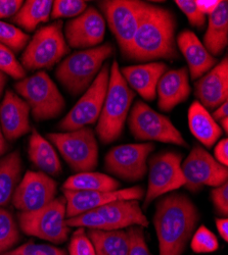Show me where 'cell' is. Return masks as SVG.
I'll list each match as a JSON object with an SVG mask.
<instances>
[{
  "label": "cell",
  "mask_w": 228,
  "mask_h": 255,
  "mask_svg": "<svg viewBox=\"0 0 228 255\" xmlns=\"http://www.w3.org/2000/svg\"><path fill=\"white\" fill-rule=\"evenodd\" d=\"M176 26L171 10L146 2L127 58L135 61L178 58Z\"/></svg>",
  "instance_id": "6da1fadb"
},
{
  "label": "cell",
  "mask_w": 228,
  "mask_h": 255,
  "mask_svg": "<svg viewBox=\"0 0 228 255\" xmlns=\"http://www.w3.org/2000/svg\"><path fill=\"white\" fill-rule=\"evenodd\" d=\"M199 221L200 212L186 195L173 193L160 199L154 216L160 255H181Z\"/></svg>",
  "instance_id": "7a4b0ae2"
},
{
  "label": "cell",
  "mask_w": 228,
  "mask_h": 255,
  "mask_svg": "<svg viewBox=\"0 0 228 255\" xmlns=\"http://www.w3.org/2000/svg\"><path fill=\"white\" fill-rule=\"evenodd\" d=\"M134 97V91L121 75L119 63L114 61L110 68L109 87L96 126V134L101 143L110 144L120 138Z\"/></svg>",
  "instance_id": "3957f363"
},
{
  "label": "cell",
  "mask_w": 228,
  "mask_h": 255,
  "mask_svg": "<svg viewBox=\"0 0 228 255\" xmlns=\"http://www.w3.org/2000/svg\"><path fill=\"white\" fill-rule=\"evenodd\" d=\"M113 53L114 46L111 43L75 51L60 61L55 77L70 94L78 96L88 89Z\"/></svg>",
  "instance_id": "277c9868"
},
{
  "label": "cell",
  "mask_w": 228,
  "mask_h": 255,
  "mask_svg": "<svg viewBox=\"0 0 228 255\" xmlns=\"http://www.w3.org/2000/svg\"><path fill=\"white\" fill-rule=\"evenodd\" d=\"M70 228L115 231L138 226L149 227L138 200H118L66 220Z\"/></svg>",
  "instance_id": "5b68a950"
},
{
  "label": "cell",
  "mask_w": 228,
  "mask_h": 255,
  "mask_svg": "<svg viewBox=\"0 0 228 255\" xmlns=\"http://www.w3.org/2000/svg\"><path fill=\"white\" fill-rule=\"evenodd\" d=\"M70 49L64 35V23L58 19L36 31L20 57V65L26 71L51 70Z\"/></svg>",
  "instance_id": "8992f818"
},
{
  "label": "cell",
  "mask_w": 228,
  "mask_h": 255,
  "mask_svg": "<svg viewBox=\"0 0 228 255\" xmlns=\"http://www.w3.org/2000/svg\"><path fill=\"white\" fill-rule=\"evenodd\" d=\"M14 90L27 102L36 122L53 120L65 111L64 96L44 71H38L30 77L17 81L14 84Z\"/></svg>",
  "instance_id": "52a82bcc"
},
{
  "label": "cell",
  "mask_w": 228,
  "mask_h": 255,
  "mask_svg": "<svg viewBox=\"0 0 228 255\" xmlns=\"http://www.w3.org/2000/svg\"><path fill=\"white\" fill-rule=\"evenodd\" d=\"M66 199L55 197L49 204L34 211H20L18 228L28 236L37 237L54 244L68 240L71 228L66 224Z\"/></svg>",
  "instance_id": "ba28073f"
},
{
  "label": "cell",
  "mask_w": 228,
  "mask_h": 255,
  "mask_svg": "<svg viewBox=\"0 0 228 255\" xmlns=\"http://www.w3.org/2000/svg\"><path fill=\"white\" fill-rule=\"evenodd\" d=\"M127 119L130 133L138 141H156L189 147L170 119L157 113L146 102L136 101Z\"/></svg>",
  "instance_id": "9c48e42d"
},
{
  "label": "cell",
  "mask_w": 228,
  "mask_h": 255,
  "mask_svg": "<svg viewBox=\"0 0 228 255\" xmlns=\"http://www.w3.org/2000/svg\"><path fill=\"white\" fill-rule=\"evenodd\" d=\"M47 140L53 144L70 165L73 172H93L98 161V146L91 128L64 132L48 133Z\"/></svg>",
  "instance_id": "30bf717a"
},
{
  "label": "cell",
  "mask_w": 228,
  "mask_h": 255,
  "mask_svg": "<svg viewBox=\"0 0 228 255\" xmlns=\"http://www.w3.org/2000/svg\"><path fill=\"white\" fill-rule=\"evenodd\" d=\"M109 81L110 66L106 62L88 89L83 93L68 115L59 122L58 129L71 132L95 124L105 102Z\"/></svg>",
  "instance_id": "8fae6325"
},
{
  "label": "cell",
  "mask_w": 228,
  "mask_h": 255,
  "mask_svg": "<svg viewBox=\"0 0 228 255\" xmlns=\"http://www.w3.org/2000/svg\"><path fill=\"white\" fill-rule=\"evenodd\" d=\"M144 3L139 0H105L98 2L101 14L115 36L121 52L126 57L139 26Z\"/></svg>",
  "instance_id": "7c38bea8"
},
{
  "label": "cell",
  "mask_w": 228,
  "mask_h": 255,
  "mask_svg": "<svg viewBox=\"0 0 228 255\" xmlns=\"http://www.w3.org/2000/svg\"><path fill=\"white\" fill-rule=\"evenodd\" d=\"M149 185L143 197V208L159 197L185 185L182 174V154L175 151H162L148 160Z\"/></svg>",
  "instance_id": "4fadbf2b"
},
{
  "label": "cell",
  "mask_w": 228,
  "mask_h": 255,
  "mask_svg": "<svg viewBox=\"0 0 228 255\" xmlns=\"http://www.w3.org/2000/svg\"><path fill=\"white\" fill-rule=\"evenodd\" d=\"M154 150L151 142L116 146L106 155V169L122 180L139 181L148 173V160Z\"/></svg>",
  "instance_id": "5bb4252c"
},
{
  "label": "cell",
  "mask_w": 228,
  "mask_h": 255,
  "mask_svg": "<svg viewBox=\"0 0 228 255\" xmlns=\"http://www.w3.org/2000/svg\"><path fill=\"white\" fill-rule=\"evenodd\" d=\"M185 188L198 192L204 186L218 187L227 183L228 168L220 164L214 156L201 146H195L181 163Z\"/></svg>",
  "instance_id": "9a60e30c"
},
{
  "label": "cell",
  "mask_w": 228,
  "mask_h": 255,
  "mask_svg": "<svg viewBox=\"0 0 228 255\" xmlns=\"http://www.w3.org/2000/svg\"><path fill=\"white\" fill-rule=\"evenodd\" d=\"M57 184L42 172L28 171L16 186L11 201L19 211H34L49 204L56 196Z\"/></svg>",
  "instance_id": "2e32d148"
},
{
  "label": "cell",
  "mask_w": 228,
  "mask_h": 255,
  "mask_svg": "<svg viewBox=\"0 0 228 255\" xmlns=\"http://www.w3.org/2000/svg\"><path fill=\"white\" fill-rule=\"evenodd\" d=\"M66 199V217L74 218L86 211L118 200H141L144 190L140 186L116 191H70L63 190Z\"/></svg>",
  "instance_id": "e0dca14e"
},
{
  "label": "cell",
  "mask_w": 228,
  "mask_h": 255,
  "mask_svg": "<svg viewBox=\"0 0 228 255\" xmlns=\"http://www.w3.org/2000/svg\"><path fill=\"white\" fill-rule=\"evenodd\" d=\"M106 19L94 6H88L80 15L68 20L64 35L70 48L89 49L105 39Z\"/></svg>",
  "instance_id": "ac0fdd59"
},
{
  "label": "cell",
  "mask_w": 228,
  "mask_h": 255,
  "mask_svg": "<svg viewBox=\"0 0 228 255\" xmlns=\"http://www.w3.org/2000/svg\"><path fill=\"white\" fill-rule=\"evenodd\" d=\"M30 108L27 102L11 90H7L0 103V127L6 141L12 142L28 134Z\"/></svg>",
  "instance_id": "d6986e66"
},
{
  "label": "cell",
  "mask_w": 228,
  "mask_h": 255,
  "mask_svg": "<svg viewBox=\"0 0 228 255\" xmlns=\"http://www.w3.org/2000/svg\"><path fill=\"white\" fill-rule=\"evenodd\" d=\"M195 95L206 110H215L228 99V58L227 55L217 65L198 79Z\"/></svg>",
  "instance_id": "ffe728a7"
},
{
  "label": "cell",
  "mask_w": 228,
  "mask_h": 255,
  "mask_svg": "<svg viewBox=\"0 0 228 255\" xmlns=\"http://www.w3.org/2000/svg\"><path fill=\"white\" fill-rule=\"evenodd\" d=\"M192 92L188 68L168 70L157 85L158 108L169 113L176 106L189 99Z\"/></svg>",
  "instance_id": "44dd1931"
},
{
  "label": "cell",
  "mask_w": 228,
  "mask_h": 255,
  "mask_svg": "<svg viewBox=\"0 0 228 255\" xmlns=\"http://www.w3.org/2000/svg\"><path fill=\"white\" fill-rule=\"evenodd\" d=\"M167 71L168 66L163 61H153L120 69L121 75L128 86L147 101L156 99L159 80Z\"/></svg>",
  "instance_id": "7402d4cb"
},
{
  "label": "cell",
  "mask_w": 228,
  "mask_h": 255,
  "mask_svg": "<svg viewBox=\"0 0 228 255\" xmlns=\"http://www.w3.org/2000/svg\"><path fill=\"white\" fill-rule=\"evenodd\" d=\"M177 46L188 62V70L193 80L200 79L217 65L216 57L210 54L191 30H184L178 35Z\"/></svg>",
  "instance_id": "603a6c76"
},
{
  "label": "cell",
  "mask_w": 228,
  "mask_h": 255,
  "mask_svg": "<svg viewBox=\"0 0 228 255\" xmlns=\"http://www.w3.org/2000/svg\"><path fill=\"white\" fill-rule=\"evenodd\" d=\"M189 127L192 134L207 148L213 147L223 134L218 123L198 100L189 110Z\"/></svg>",
  "instance_id": "cb8c5ba5"
},
{
  "label": "cell",
  "mask_w": 228,
  "mask_h": 255,
  "mask_svg": "<svg viewBox=\"0 0 228 255\" xmlns=\"http://www.w3.org/2000/svg\"><path fill=\"white\" fill-rule=\"evenodd\" d=\"M29 139L28 155L31 162L46 175L59 176L61 174V163L52 144L39 134L36 129H32Z\"/></svg>",
  "instance_id": "d4e9b609"
},
{
  "label": "cell",
  "mask_w": 228,
  "mask_h": 255,
  "mask_svg": "<svg viewBox=\"0 0 228 255\" xmlns=\"http://www.w3.org/2000/svg\"><path fill=\"white\" fill-rule=\"evenodd\" d=\"M202 43L211 55L219 56L228 44V2L221 1L216 10L209 15L208 28Z\"/></svg>",
  "instance_id": "484cf974"
},
{
  "label": "cell",
  "mask_w": 228,
  "mask_h": 255,
  "mask_svg": "<svg viewBox=\"0 0 228 255\" xmlns=\"http://www.w3.org/2000/svg\"><path fill=\"white\" fill-rule=\"evenodd\" d=\"M95 255H128L130 239L127 231L88 229L86 232Z\"/></svg>",
  "instance_id": "4316f807"
},
{
  "label": "cell",
  "mask_w": 228,
  "mask_h": 255,
  "mask_svg": "<svg viewBox=\"0 0 228 255\" xmlns=\"http://www.w3.org/2000/svg\"><path fill=\"white\" fill-rule=\"evenodd\" d=\"M22 158L19 152L12 151L0 159V207L8 204L22 175Z\"/></svg>",
  "instance_id": "83f0119b"
},
{
  "label": "cell",
  "mask_w": 228,
  "mask_h": 255,
  "mask_svg": "<svg viewBox=\"0 0 228 255\" xmlns=\"http://www.w3.org/2000/svg\"><path fill=\"white\" fill-rule=\"evenodd\" d=\"M52 1L49 0H28L24 1L22 7L11 18L12 23L28 32H33L36 28L48 22L51 14Z\"/></svg>",
  "instance_id": "f1b7e54d"
},
{
  "label": "cell",
  "mask_w": 228,
  "mask_h": 255,
  "mask_svg": "<svg viewBox=\"0 0 228 255\" xmlns=\"http://www.w3.org/2000/svg\"><path fill=\"white\" fill-rule=\"evenodd\" d=\"M120 183L109 175L95 172H83L71 176L63 185L70 191H116Z\"/></svg>",
  "instance_id": "f546056e"
},
{
  "label": "cell",
  "mask_w": 228,
  "mask_h": 255,
  "mask_svg": "<svg viewBox=\"0 0 228 255\" xmlns=\"http://www.w3.org/2000/svg\"><path fill=\"white\" fill-rule=\"evenodd\" d=\"M19 229L10 211L0 207V254L11 250L19 241Z\"/></svg>",
  "instance_id": "4dcf8cb0"
},
{
  "label": "cell",
  "mask_w": 228,
  "mask_h": 255,
  "mask_svg": "<svg viewBox=\"0 0 228 255\" xmlns=\"http://www.w3.org/2000/svg\"><path fill=\"white\" fill-rule=\"evenodd\" d=\"M30 39V36L23 30L0 20V44L6 46L13 53L24 50Z\"/></svg>",
  "instance_id": "1f68e13d"
},
{
  "label": "cell",
  "mask_w": 228,
  "mask_h": 255,
  "mask_svg": "<svg viewBox=\"0 0 228 255\" xmlns=\"http://www.w3.org/2000/svg\"><path fill=\"white\" fill-rule=\"evenodd\" d=\"M191 247L196 253H211L219 248L215 234L205 226H201L192 236Z\"/></svg>",
  "instance_id": "d6a6232c"
},
{
  "label": "cell",
  "mask_w": 228,
  "mask_h": 255,
  "mask_svg": "<svg viewBox=\"0 0 228 255\" xmlns=\"http://www.w3.org/2000/svg\"><path fill=\"white\" fill-rule=\"evenodd\" d=\"M0 72L17 81L26 78L27 74V71L16 59L15 54L2 44H0Z\"/></svg>",
  "instance_id": "836d02e7"
},
{
  "label": "cell",
  "mask_w": 228,
  "mask_h": 255,
  "mask_svg": "<svg viewBox=\"0 0 228 255\" xmlns=\"http://www.w3.org/2000/svg\"><path fill=\"white\" fill-rule=\"evenodd\" d=\"M87 7V2L82 0H56L52 1L50 17L57 20L66 17L74 18L84 12Z\"/></svg>",
  "instance_id": "e575fe53"
},
{
  "label": "cell",
  "mask_w": 228,
  "mask_h": 255,
  "mask_svg": "<svg viewBox=\"0 0 228 255\" xmlns=\"http://www.w3.org/2000/svg\"><path fill=\"white\" fill-rule=\"evenodd\" d=\"M0 255H66V251L47 244H36L32 241Z\"/></svg>",
  "instance_id": "d590c367"
},
{
  "label": "cell",
  "mask_w": 228,
  "mask_h": 255,
  "mask_svg": "<svg viewBox=\"0 0 228 255\" xmlns=\"http://www.w3.org/2000/svg\"><path fill=\"white\" fill-rule=\"evenodd\" d=\"M70 255H95L92 243L90 242L85 228H77L73 233L70 244Z\"/></svg>",
  "instance_id": "8d00e7d4"
},
{
  "label": "cell",
  "mask_w": 228,
  "mask_h": 255,
  "mask_svg": "<svg viewBox=\"0 0 228 255\" xmlns=\"http://www.w3.org/2000/svg\"><path fill=\"white\" fill-rule=\"evenodd\" d=\"M127 232L130 239V249L128 255H151L142 227L133 226L130 227Z\"/></svg>",
  "instance_id": "74e56055"
},
{
  "label": "cell",
  "mask_w": 228,
  "mask_h": 255,
  "mask_svg": "<svg viewBox=\"0 0 228 255\" xmlns=\"http://www.w3.org/2000/svg\"><path fill=\"white\" fill-rule=\"evenodd\" d=\"M175 3L188 17L192 26L201 30L206 25V15L198 9L196 2L193 0H176Z\"/></svg>",
  "instance_id": "f35d334b"
},
{
  "label": "cell",
  "mask_w": 228,
  "mask_h": 255,
  "mask_svg": "<svg viewBox=\"0 0 228 255\" xmlns=\"http://www.w3.org/2000/svg\"><path fill=\"white\" fill-rule=\"evenodd\" d=\"M211 199L218 214L226 218L228 215V184L214 187L211 191Z\"/></svg>",
  "instance_id": "ab89813d"
},
{
  "label": "cell",
  "mask_w": 228,
  "mask_h": 255,
  "mask_svg": "<svg viewBox=\"0 0 228 255\" xmlns=\"http://www.w3.org/2000/svg\"><path fill=\"white\" fill-rule=\"evenodd\" d=\"M23 3L22 0H0V19L13 17Z\"/></svg>",
  "instance_id": "60d3db41"
},
{
  "label": "cell",
  "mask_w": 228,
  "mask_h": 255,
  "mask_svg": "<svg viewBox=\"0 0 228 255\" xmlns=\"http://www.w3.org/2000/svg\"><path fill=\"white\" fill-rule=\"evenodd\" d=\"M215 159L222 165H228V140L227 138L221 139L214 148Z\"/></svg>",
  "instance_id": "b9f144b4"
},
{
  "label": "cell",
  "mask_w": 228,
  "mask_h": 255,
  "mask_svg": "<svg viewBox=\"0 0 228 255\" xmlns=\"http://www.w3.org/2000/svg\"><path fill=\"white\" fill-rule=\"evenodd\" d=\"M195 2L198 9L204 15H210L216 10L221 1L220 0H197Z\"/></svg>",
  "instance_id": "7bdbcfd3"
},
{
  "label": "cell",
  "mask_w": 228,
  "mask_h": 255,
  "mask_svg": "<svg viewBox=\"0 0 228 255\" xmlns=\"http://www.w3.org/2000/svg\"><path fill=\"white\" fill-rule=\"evenodd\" d=\"M216 228L220 234L222 239L227 242L228 241V220L227 218H220L216 219Z\"/></svg>",
  "instance_id": "ee69618b"
},
{
  "label": "cell",
  "mask_w": 228,
  "mask_h": 255,
  "mask_svg": "<svg viewBox=\"0 0 228 255\" xmlns=\"http://www.w3.org/2000/svg\"><path fill=\"white\" fill-rule=\"evenodd\" d=\"M211 116L217 123L225 118H228V102L226 101L219 105L217 109H215V111H213Z\"/></svg>",
  "instance_id": "f6af8a7d"
},
{
  "label": "cell",
  "mask_w": 228,
  "mask_h": 255,
  "mask_svg": "<svg viewBox=\"0 0 228 255\" xmlns=\"http://www.w3.org/2000/svg\"><path fill=\"white\" fill-rule=\"evenodd\" d=\"M6 149H7V141L2 134L1 127H0V156L6 151Z\"/></svg>",
  "instance_id": "bcb514c9"
},
{
  "label": "cell",
  "mask_w": 228,
  "mask_h": 255,
  "mask_svg": "<svg viewBox=\"0 0 228 255\" xmlns=\"http://www.w3.org/2000/svg\"><path fill=\"white\" fill-rule=\"evenodd\" d=\"M6 81H7L6 76L4 74H2L1 72H0V97H1V95H2V92H3V89L5 87Z\"/></svg>",
  "instance_id": "7dc6e473"
},
{
  "label": "cell",
  "mask_w": 228,
  "mask_h": 255,
  "mask_svg": "<svg viewBox=\"0 0 228 255\" xmlns=\"http://www.w3.org/2000/svg\"><path fill=\"white\" fill-rule=\"evenodd\" d=\"M218 125H219V127L221 128V130H222L225 134L228 133V118H225V119L219 121V122H218Z\"/></svg>",
  "instance_id": "c3c4849f"
}]
</instances>
